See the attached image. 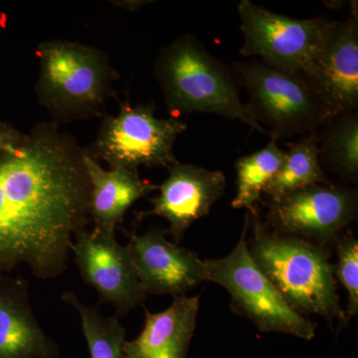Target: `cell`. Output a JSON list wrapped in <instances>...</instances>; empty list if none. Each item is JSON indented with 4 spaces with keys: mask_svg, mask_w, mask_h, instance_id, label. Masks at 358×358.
<instances>
[{
    "mask_svg": "<svg viewBox=\"0 0 358 358\" xmlns=\"http://www.w3.org/2000/svg\"><path fill=\"white\" fill-rule=\"evenodd\" d=\"M85 150L57 124L41 122L0 154V274L21 264L39 280L67 270L90 220Z\"/></svg>",
    "mask_w": 358,
    "mask_h": 358,
    "instance_id": "obj_1",
    "label": "cell"
},
{
    "mask_svg": "<svg viewBox=\"0 0 358 358\" xmlns=\"http://www.w3.org/2000/svg\"><path fill=\"white\" fill-rule=\"evenodd\" d=\"M250 255L296 312L315 313L329 322H348L336 293L334 265L326 250L301 238L268 229L251 214Z\"/></svg>",
    "mask_w": 358,
    "mask_h": 358,
    "instance_id": "obj_2",
    "label": "cell"
},
{
    "mask_svg": "<svg viewBox=\"0 0 358 358\" xmlns=\"http://www.w3.org/2000/svg\"><path fill=\"white\" fill-rule=\"evenodd\" d=\"M154 72L171 114L209 113L237 120L268 134L241 100L232 68L214 57L189 33L162 49L155 60Z\"/></svg>",
    "mask_w": 358,
    "mask_h": 358,
    "instance_id": "obj_3",
    "label": "cell"
},
{
    "mask_svg": "<svg viewBox=\"0 0 358 358\" xmlns=\"http://www.w3.org/2000/svg\"><path fill=\"white\" fill-rule=\"evenodd\" d=\"M40 105L57 121L89 119L102 112L119 78L105 52L96 47L49 40L36 49Z\"/></svg>",
    "mask_w": 358,
    "mask_h": 358,
    "instance_id": "obj_4",
    "label": "cell"
},
{
    "mask_svg": "<svg viewBox=\"0 0 358 358\" xmlns=\"http://www.w3.org/2000/svg\"><path fill=\"white\" fill-rule=\"evenodd\" d=\"M233 73L246 90L250 115L275 141L317 134L331 114L303 74H287L262 61L235 62Z\"/></svg>",
    "mask_w": 358,
    "mask_h": 358,
    "instance_id": "obj_5",
    "label": "cell"
},
{
    "mask_svg": "<svg viewBox=\"0 0 358 358\" xmlns=\"http://www.w3.org/2000/svg\"><path fill=\"white\" fill-rule=\"evenodd\" d=\"M248 219L229 255L205 260L207 281L223 287L235 312L251 320L262 333H280L310 341L315 324L293 310L250 255Z\"/></svg>",
    "mask_w": 358,
    "mask_h": 358,
    "instance_id": "obj_6",
    "label": "cell"
},
{
    "mask_svg": "<svg viewBox=\"0 0 358 358\" xmlns=\"http://www.w3.org/2000/svg\"><path fill=\"white\" fill-rule=\"evenodd\" d=\"M244 57L260 61L287 74L308 76L324 47L333 21L296 20L272 13L250 0L238 6Z\"/></svg>",
    "mask_w": 358,
    "mask_h": 358,
    "instance_id": "obj_7",
    "label": "cell"
},
{
    "mask_svg": "<svg viewBox=\"0 0 358 358\" xmlns=\"http://www.w3.org/2000/svg\"><path fill=\"white\" fill-rule=\"evenodd\" d=\"M152 105L121 106L115 115L103 117L89 154L110 167H166L178 164L173 148L187 126L178 117H155Z\"/></svg>",
    "mask_w": 358,
    "mask_h": 358,
    "instance_id": "obj_8",
    "label": "cell"
},
{
    "mask_svg": "<svg viewBox=\"0 0 358 358\" xmlns=\"http://www.w3.org/2000/svg\"><path fill=\"white\" fill-rule=\"evenodd\" d=\"M357 206L353 188L310 185L271 201L266 226L322 247L355 220Z\"/></svg>",
    "mask_w": 358,
    "mask_h": 358,
    "instance_id": "obj_9",
    "label": "cell"
},
{
    "mask_svg": "<svg viewBox=\"0 0 358 358\" xmlns=\"http://www.w3.org/2000/svg\"><path fill=\"white\" fill-rule=\"evenodd\" d=\"M71 252L83 281L95 289L101 303L114 307L115 317H126L147 298L131 247L122 246L115 234L85 229L75 237Z\"/></svg>",
    "mask_w": 358,
    "mask_h": 358,
    "instance_id": "obj_10",
    "label": "cell"
},
{
    "mask_svg": "<svg viewBox=\"0 0 358 358\" xmlns=\"http://www.w3.org/2000/svg\"><path fill=\"white\" fill-rule=\"evenodd\" d=\"M169 171L166 180L157 186L159 195L150 199L152 209L136 214V220L150 216L166 219L169 224L166 234L179 243L190 226L208 215L212 206L222 197L226 178L222 171L180 162Z\"/></svg>",
    "mask_w": 358,
    "mask_h": 358,
    "instance_id": "obj_11",
    "label": "cell"
},
{
    "mask_svg": "<svg viewBox=\"0 0 358 358\" xmlns=\"http://www.w3.org/2000/svg\"><path fill=\"white\" fill-rule=\"evenodd\" d=\"M138 281L145 296H183L207 281L205 263L192 250L166 239V230L152 228L143 234L126 232Z\"/></svg>",
    "mask_w": 358,
    "mask_h": 358,
    "instance_id": "obj_12",
    "label": "cell"
},
{
    "mask_svg": "<svg viewBox=\"0 0 358 358\" xmlns=\"http://www.w3.org/2000/svg\"><path fill=\"white\" fill-rule=\"evenodd\" d=\"M348 20L333 21L324 47L308 76L331 117L358 108V13L352 2Z\"/></svg>",
    "mask_w": 358,
    "mask_h": 358,
    "instance_id": "obj_13",
    "label": "cell"
},
{
    "mask_svg": "<svg viewBox=\"0 0 358 358\" xmlns=\"http://www.w3.org/2000/svg\"><path fill=\"white\" fill-rule=\"evenodd\" d=\"M59 355V345L45 334L33 310L27 280L0 274V358Z\"/></svg>",
    "mask_w": 358,
    "mask_h": 358,
    "instance_id": "obj_14",
    "label": "cell"
},
{
    "mask_svg": "<svg viewBox=\"0 0 358 358\" xmlns=\"http://www.w3.org/2000/svg\"><path fill=\"white\" fill-rule=\"evenodd\" d=\"M83 159L90 182V220L94 229L115 234L127 211L138 200L157 190V186L141 178L138 171L124 166L103 169L88 150Z\"/></svg>",
    "mask_w": 358,
    "mask_h": 358,
    "instance_id": "obj_15",
    "label": "cell"
},
{
    "mask_svg": "<svg viewBox=\"0 0 358 358\" xmlns=\"http://www.w3.org/2000/svg\"><path fill=\"white\" fill-rule=\"evenodd\" d=\"M199 308V296L186 294L162 312L145 308V326L138 338L124 341V358H187Z\"/></svg>",
    "mask_w": 358,
    "mask_h": 358,
    "instance_id": "obj_16",
    "label": "cell"
},
{
    "mask_svg": "<svg viewBox=\"0 0 358 358\" xmlns=\"http://www.w3.org/2000/svg\"><path fill=\"white\" fill-rule=\"evenodd\" d=\"M315 134L322 166L348 182H357V110L331 117Z\"/></svg>",
    "mask_w": 358,
    "mask_h": 358,
    "instance_id": "obj_17",
    "label": "cell"
},
{
    "mask_svg": "<svg viewBox=\"0 0 358 358\" xmlns=\"http://www.w3.org/2000/svg\"><path fill=\"white\" fill-rule=\"evenodd\" d=\"M288 145L281 169L264 189L263 194L268 195L271 201L307 186L331 185L320 164L317 134L303 136Z\"/></svg>",
    "mask_w": 358,
    "mask_h": 358,
    "instance_id": "obj_18",
    "label": "cell"
},
{
    "mask_svg": "<svg viewBox=\"0 0 358 358\" xmlns=\"http://www.w3.org/2000/svg\"><path fill=\"white\" fill-rule=\"evenodd\" d=\"M285 157L286 152L274 138L263 150L240 157L235 164L237 192L231 203L233 208H245L250 214H256L264 189L281 169Z\"/></svg>",
    "mask_w": 358,
    "mask_h": 358,
    "instance_id": "obj_19",
    "label": "cell"
},
{
    "mask_svg": "<svg viewBox=\"0 0 358 358\" xmlns=\"http://www.w3.org/2000/svg\"><path fill=\"white\" fill-rule=\"evenodd\" d=\"M61 301L77 310L91 358H124L126 329L115 315L106 317L93 306H87L73 292H65Z\"/></svg>",
    "mask_w": 358,
    "mask_h": 358,
    "instance_id": "obj_20",
    "label": "cell"
},
{
    "mask_svg": "<svg viewBox=\"0 0 358 358\" xmlns=\"http://www.w3.org/2000/svg\"><path fill=\"white\" fill-rule=\"evenodd\" d=\"M334 278L348 294L346 319L355 317L358 313V242L352 235L345 236L339 241Z\"/></svg>",
    "mask_w": 358,
    "mask_h": 358,
    "instance_id": "obj_21",
    "label": "cell"
},
{
    "mask_svg": "<svg viewBox=\"0 0 358 358\" xmlns=\"http://www.w3.org/2000/svg\"><path fill=\"white\" fill-rule=\"evenodd\" d=\"M24 134L11 124L0 122V154L11 150L22 141Z\"/></svg>",
    "mask_w": 358,
    "mask_h": 358,
    "instance_id": "obj_22",
    "label": "cell"
},
{
    "mask_svg": "<svg viewBox=\"0 0 358 358\" xmlns=\"http://www.w3.org/2000/svg\"><path fill=\"white\" fill-rule=\"evenodd\" d=\"M115 6L122 7V8L127 9V10L134 11L136 9L140 8L141 6H145L148 2L152 1H138V0H128V1H110Z\"/></svg>",
    "mask_w": 358,
    "mask_h": 358,
    "instance_id": "obj_23",
    "label": "cell"
}]
</instances>
